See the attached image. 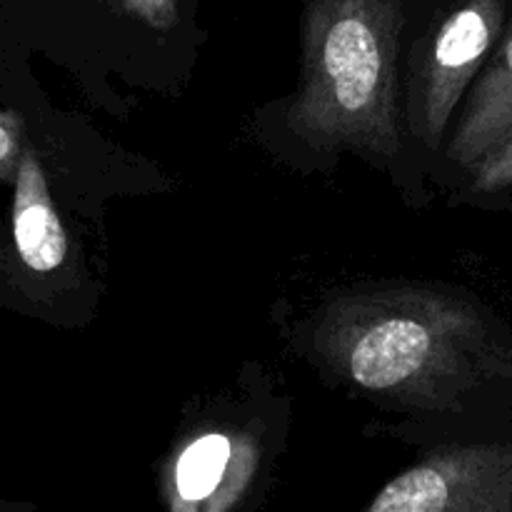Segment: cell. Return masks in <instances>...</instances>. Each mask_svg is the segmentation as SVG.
<instances>
[{"label": "cell", "mask_w": 512, "mask_h": 512, "mask_svg": "<svg viewBox=\"0 0 512 512\" xmlns=\"http://www.w3.org/2000/svg\"><path fill=\"white\" fill-rule=\"evenodd\" d=\"M505 25V0H453L415 50L408 85V120L428 148H438L465 88Z\"/></svg>", "instance_id": "3957f363"}, {"label": "cell", "mask_w": 512, "mask_h": 512, "mask_svg": "<svg viewBox=\"0 0 512 512\" xmlns=\"http://www.w3.org/2000/svg\"><path fill=\"white\" fill-rule=\"evenodd\" d=\"M315 348L365 393L453 413L460 398L510 373V353L473 300L435 285L345 290L323 305Z\"/></svg>", "instance_id": "6da1fadb"}, {"label": "cell", "mask_w": 512, "mask_h": 512, "mask_svg": "<svg viewBox=\"0 0 512 512\" xmlns=\"http://www.w3.org/2000/svg\"><path fill=\"white\" fill-rule=\"evenodd\" d=\"M0 512H35L30 508H13V505H0Z\"/></svg>", "instance_id": "30bf717a"}, {"label": "cell", "mask_w": 512, "mask_h": 512, "mask_svg": "<svg viewBox=\"0 0 512 512\" xmlns=\"http://www.w3.org/2000/svg\"><path fill=\"white\" fill-rule=\"evenodd\" d=\"M508 188H512V133L473 168L475 193L490 195Z\"/></svg>", "instance_id": "ba28073f"}, {"label": "cell", "mask_w": 512, "mask_h": 512, "mask_svg": "<svg viewBox=\"0 0 512 512\" xmlns=\"http://www.w3.org/2000/svg\"><path fill=\"white\" fill-rule=\"evenodd\" d=\"M510 20H512V15H510Z\"/></svg>", "instance_id": "8fae6325"}, {"label": "cell", "mask_w": 512, "mask_h": 512, "mask_svg": "<svg viewBox=\"0 0 512 512\" xmlns=\"http://www.w3.org/2000/svg\"><path fill=\"white\" fill-rule=\"evenodd\" d=\"M265 448L250 430L213 428L185 440L160 478L163 512H255Z\"/></svg>", "instance_id": "5b68a950"}, {"label": "cell", "mask_w": 512, "mask_h": 512, "mask_svg": "<svg viewBox=\"0 0 512 512\" xmlns=\"http://www.w3.org/2000/svg\"><path fill=\"white\" fill-rule=\"evenodd\" d=\"M13 240L23 265L33 273H53L68 255V235L50 198L43 165L30 148L23 150L15 170Z\"/></svg>", "instance_id": "52a82bcc"}, {"label": "cell", "mask_w": 512, "mask_h": 512, "mask_svg": "<svg viewBox=\"0 0 512 512\" xmlns=\"http://www.w3.org/2000/svg\"><path fill=\"white\" fill-rule=\"evenodd\" d=\"M360 512H512V440L435 445Z\"/></svg>", "instance_id": "277c9868"}, {"label": "cell", "mask_w": 512, "mask_h": 512, "mask_svg": "<svg viewBox=\"0 0 512 512\" xmlns=\"http://www.w3.org/2000/svg\"><path fill=\"white\" fill-rule=\"evenodd\" d=\"M23 150V123H20V118L13 113H0V180L15 175Z\"/></svg>", "instance_id": "9c48e42d"}, {"label": "cell", "mask_w": 512, "mask_h": 512, "mask_svg": "<svg viewBox=\"0 0 512 512\" xmlns=\"http://www.w3.org/2000/svg\"><path fill=\"white\" fill-rule=\"evenodd\" d=\"M403 0H308L303 70L288 125L315 150L393 160L403 148L398 53Z\"/></svg>", "instance_id": "7a4b0ae2"}, {"label": "cell", "mask_w": 512, "mask_h": 512, "mask_svg": "<svg viewBox=\"0 0 512 512\" xmlns=\"http://www.w3.org/2000/svg\"><path fill=\"white\" fill-rule=\"evenodd\" d=\"M512 133V20L468 100L448 155L473 170Z\"/></svg>", "instance_id": "8992f818"}]
</instances>
